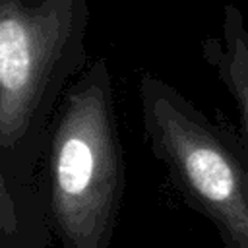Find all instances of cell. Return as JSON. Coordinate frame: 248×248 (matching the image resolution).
<instances>
[{
    "mask_svg": "<svg viewBox=\"0 0 248 248\" xmlns=\"http://www.w3.org/2000/svg\"><path fill=\"white\" fill-rule=\"evenodd\" d=\"M87 25L89 0H0V248L52 244L43 161Z\"/></svg>",
    "mask_w": 248,
    "mask_h": 248,
    "instance_id": "6da1fadb",
    "label": "cell"
},
{
    "mask_svg": "<svg viewBox=\"0 0 248 248\" xmlns=\"http://www.w3.org/2000/svg\"><path fill=\"white\" fill-rule=\"evenodd\" d=\"M48 207L62 248H110L126 172L110 64L95 58L68 87L45 159Z\"/></svg>",
    "mask_w": 248,
    "mask_h": 248,
    "instance_id": "7a4b0ae2",
    "label": "cell"
},
{
    "mask_svg": "<svg viewBox=\"0 0 248 248\" xmlns=\"http://www.w3.org/2000/svg\"><path fill=\"white\" fill-rule=\"evenodd\" d=\"M138 99L149 147L184 202L213 225L225 248H248L246 141L149 72L138 79Z\"/></svg>",
    "mask_w": 248,
    "mask_h": 248,
    "instance_id": "3957f363",
    "label": "cell"
},
{
    "mask_svg": "<svg viewBox=\"0 0 248 248\" xmlns=\"http://www.w3.org/2000/svg\"><path fill=\"white\" fill-rule=\"evenodd\" d=\"M202 58L231 95L248 145V27L238 6L225 4L219 33L203 41Z\"/></svg>",
    "mask_w": 248,
    "mask_h": 248,
    "instance_id": "277c9868",
    "label": "cell"
}]
</instances>
